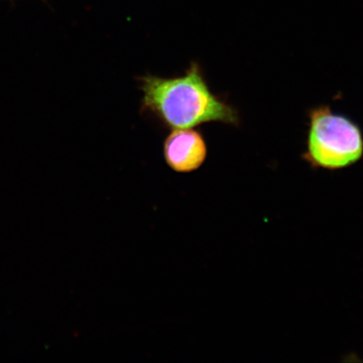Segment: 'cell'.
I'll return each instance as SVG.
<instances>
[{"label":"cell","instance_id":"3957f363","mask_svg":"<svg viewBox=\"0 0 363 363\" xmlns=\"http://www.w3.org/2000/svg\"><path fill=\"white\" fill-rule=\"evenodd\" d=\"M167 164L178 172H191L203 165L207 157V145L196 130L177 129L167 135L163 145Z\"/></svg>","mask_w":363,"mask_h":363},{"label":"cell","instance_id":"6da1fadb","mask_svg":"<svg viewBox=\"0 0 363 363\" xmlns=\"http://www.w3.org/2000/svg\"><path fill=\"white\" fill-rule=\"evenodd\" d=\"M142 111L172 130L190 129L211 122L239 125L237 110L211 92L201 67L192 62L183 76L140 77Z\"/></svg>","mask_w":363,"mask_h":363},{"label":"cell","instance_id":"7a4b0ae2","mask_svg":"<svg viewBox=\"0 0 363 363\" xmlns=\"http://www.w3.org/2000/svg\"><path fill=\"white\" fill-rule=\"evenodd\" d=\"M362 157L363 135L359 125L334 113L330 106L311 108L303 160L315 169L339 170L356 164Z\"/></svg>","mask_w":363,"mask_h":363}]
</instances>
